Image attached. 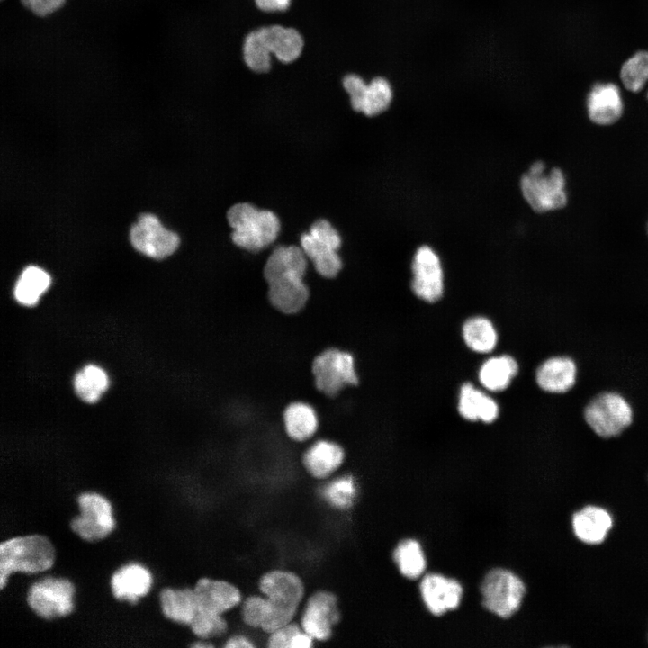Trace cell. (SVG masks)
Masks as SVG:
<instances>
[{"instance_id": "1", "label": "cell", "mask_w": 648, "mask_h": 648, "mask_svg": "<svg viewBox=\"0 0 648 648\" xmlns=\"http://www.w3.org/2000/svg\"><path fill=\"white\" fill-rule=\"evenodd\" d=\"M301 247L280 246L268 256L264 276L268 284L271 304L285 314H293L305 306L309 289L303 283L308 262Z\"/></svg>"}, {"instance_id": "2", "label": "cell", "mask_w": 648, "mask_h": 648, "mask_svg": "<svg viewBox=\"0 0 648 648\" xmlns=\"http://www.w3.org/2000/svg\"><path fill=\"white\" fill-rule=\"evenodd\" d=\"M55 560V547L44 535L16 536L2 541L0 589H4L13 573H41L52 568Z\"/></svg>"}, {"instance_id": "3", "label": "cell", "mask_w": 648, "mask_h": 648, "mask_svg": "<svg viewBox=\"0 0 648 648\" xmlns=\"http://www.w3.org/2000/svg\"><path fill=\"white\" fill-rule=\"evenodd\" d=\"M258 587L267 603L261 630L269 634L292 621L304 596V585L294 572L277 569L264 573Z\"/></svg>"}, {"instance_id": "4", "label": "cell", "mask_w": 648, "mask_h": 648, "mask_svg": "<svg viewBox=\"0 0 648 648\" xmlns=\"http://www.w3.org/2000/svg\"><path fill=\"white\" fill-rule=\"evenodd\" d=\"M227 220L233 230L232 242L251 252H257L271 245L281 228L275 213L260 210L249 202H238L231 206L227 212Z\"/></svg>"}, {"instance_id": "5", "label": "cell", "mask_w": 648, "mask_h": 648, "mask_svg": "<svg viewBox=\"0 0 648 648\" xmlns=\"http://www.w3.org/2000/svg\"><path fill=\"white\" fill-rule=\"evenodd\" d=\"M583 417L596 435L610 438L618 436L632 424L634 410L621 393L605 391L590 399L584 407Z\"/></svg>"}, {"instance_id": "6", "label": "cell", "mask_w": 648, "mask_h": 648, "mask_svg": "<svg viewBox=\"0 0 648 648\" xmlns=\"http://www.w3.org/2000/svg\"><path fill=\"white\" fill-rule=\"evenodd\" d=\"M565 178L558 168L545 171L542 161L535 162L520 179L525 200L536 212L561 209L567 203Z\"/></svg>"}, {"instance_id": "7", "label": "cell", "mask_w": 648, "mask_h": 648, "mask_svg": "<svg viewBox=\"0 0 648 648\" xmlns=\"http://www.w3.org/2000/svg\"><path fill=\"white\" fill-rule=\"evenodd\" d=\"M75 594L76 588L69 579L47 575L29 586L26 602L39 617L51 620L72 613Z\"/></svg>"}, {"instance_id": "8", "label": "cell", "mask_w": 648, "mask_h": 648, "mask_svg": "<svg viewBox=\"0 0 648 648\" xmlns=\"http://www.w3.org/2000/svg\"><path fill=\"white\" fill-rule=\"evenodd\" d=\"M482 605L500 618L512 616L521 607L526 586L510 570L494 568L489 571L481 585Z\"/></svg>"}, {"instance_id": "9", "label": "cell", "mask_w": 648, "mask_h": 648, "mask_svg": "<svg viewBox=\"0 0 648 648\" xmlns=\"http://www.w3.org/2000/svg\"><path fill=\"white\" fill-rule=\"evenodd\" d=\"M79 514L70 521L71 530L82 540L100 541L116 526L112 506L104 495L85 491L76 498Z\"/></svg>"}, {"instance_id": "10", "label": "cell", "mask_w": 648, "mask_h": 648, "mask_svg": "<svg viewBox=\"0 0 648 648\" xmlns=\"http://www.w3.org/2000/svg\"><path fill=\"white\" fill-rule=\"evenodd\" d=\"M341 246V237L329 221L316 220L309 232L301 237V248L321 276L333 278L342 268V261L337 250Z\"/></svg>"}, {"instance_id": "11", "label": "cell", "mask_w": 648, "mask_h": 648, "mask_svg": "<svg viewBox=\"0 0 648 648\" xmlns=\"http://www.w3.org/2000/svg\"><path fill=\"white\" fill-rule=\"evenodd\" d=\"M341 86L353 110L369 117L385 112L393 99L392 86L383 76H375L366 82L356 73H346L341 78Z\"/></svg>"}, {"instance_id": "12", "label": "cell", "mask_w": 648, "mask_h": 648, "mask_svg": "<svg viewBox=\"0 0 648 648\" xmlns=\"http://www.w3.org/2000/svg\"><path fill=\"white\" fill-rule=\"evenodd\" d=\"M312 374L317 389L328 396H335L346 385L358 384L354 356L336 348L315 357Z\"/></svg>"}, {"instance_id": "13", "label": "cell", "mask_w": 648, "mask_h": 648, "mask_svg": "<svg viewBox=\"0 0 648 648\" xmlns=\"http://www.w3.org/2000/svg\"><path fill=\"white\" fill-rule=\"evenodd\" d=\"M130 239L135 249L155 259L169 256L180 244L178 235L166 229L155 215L149 213L140 215L132 225Z\"/></svg>"}, {"instance_id": "14", "label": "cell", "mask_w": 648, "mask_h": 648, "mask_svg": "<svg viewBox=\"0 0 648 648\" xmlns=\"http://www.w3.org/2000/svg\"><path fill=\"white\" fill-rule=\"evenodd\" d=\"M411 290L420 300L436 302L444 294V271L436 252L429 246H420L411 262Z\"/></svg>"}, {"instance_id": "15", "label": "cell", "mask_w": 648, "mask_h": 648, "mask_svg": "<svg viewBox=\"0 0 648 648\" xmlns=\"http://www.w3.org/2000/svg\"><path fill=\"white\" fill-rule=\"evenodd\" d=\"M340 620L338 597L328 590H319L308 599L302 619V629L314 640L328 641L332 627Z\"/></svg>"}, {"instance_id": "16", "label": "cell", "mask_w": 648, "mask_h": 648, "mask_svg": "<svg viewBox=\"0 0 648 648\" xmlns=\"http://www.w3.org/2000/svg\"><path fill=\"white\" fill-rule=\"evenodd\" d=\"M418 588L425 607L434 616H443L461 604L464 590L454 578L441 573H428L422 576Z\"/></svg>"}, {"instance_id": "17", "label": "cell", "mask_w": 648, "mask_h": 648, "mask_svg": "<svg viewBox=\"0 0 648 648\" xmlns=\"http://www.w3.org/2000/svg\"><path fill=\"white\" fill-rule=\"evenodd\" d=\"M198 611L223 615L234 608L242 599L240 590L224 580L202 577L194 586Z\"/></svg>"}, {"instance_id": "18", "label": "cell", "mask_w": 648, "mask_h": 648, "mask_svg": "<svg viewBox=\"0 0 648 648\" xmlns=\"http://www.w3.org/2000/svg\"><path fill=\"white\" fill-rule=\"evenodd\" d=\"M153 576L150 571L139 562H129L118 568L110 578L113 597L132 604L144 598L151 590Z\"/></svg>"}, {"instance_id": "19", "label": "cell", "mask_w": 648, "mask_h": 648, "mask_svg": "<svg viewBox=\"0 0 648 648\" xmlns=\"http://www.w3.org/2000/svg\"><path fill=\"white\" fill-rule=\"evenodd\" d=\"M258 28L274 59L280 64H292L302 56L306 41L299 29L278 22Z\"/></svg>"}, {"instance_id": "20", "label": "cell", "mask_w": 648, "mask_h": 648, "mask_svg": "<svg viewBox=\"0 0 648 648\" xmlns=\"http://www.w3.org/2000/svg\"><path fill=\"white\" fill-rule=\"evenodd\" d=\"M578 367L575 360L563 355L553 356L544 360L536 370V382L549 393H564L577 381Z\"/></svg>"}, {"instance_id": "21", "label": "cell", "mask_w": 648, "mask_h": 648, "mask_svg": "<svg viewBox=\"0 0 648 648\" xmlns=\"http://www.w3.org/2000/svg\"><path fill=\"white\" fill-rule=\"evenodd\" d=\"M457 410L468 421L494 422L500 414L497 400L472 382H464L459 390Z\"/></svg>"}, {"instance_id": "22", "label": "cell", "mask_w": 648, "mask_h": 648, "mask_svg": "<svg viewBox=\"0 0 648 648\" xmlns=\"http://www.w3.org/2000/svg\"><path fill=\"white\" fill-rule=\"evenodd\" d=\"M613 518L605 508L588 505L576 511L572 518L575 536L588 544H601L612 528Z\"/></svg>"}, {"instance_id": "23", "label": "cell", "mask_w": 648, "mask_h": 648, "mask_svg": "<svg viewBox=\"0 0 648 648\" xmlns=\"http://www.w3.org/2000/svg\"><path fill=\"white\" fill-rule=\"evenodd\" d=\"M590 119L600 125L616 122L623 112V101L619 88L613 83H598L587 99Z\"/></svg>"}, {"instance_id": "24", "label": "cell", "mask_w": 648, "mask_h": 648, "mask_svg": "<svg viewBox=\"0 0 648 648\" xmlns=\"http://www.w3.org/2000/svg\"><path fill=\"white\" fill-rule=\"evenodd\" d=\"M158 601L164 616L183 626H190L198 611L194 588H164Z\"/></svg>"}, {"instance_id": "25", "label": "cell", "mask_w": 648, "mask_h": 648, "mask_svg": "<svg viewBox=\"0 0 648 648\" xmlns=\"http://www.w3.org/2000/svg\"><path fill=\"white\" fill-rule=\"evenodd\" d=\"M345 459L343 448L331 441L319 440L304 453L302 463L316 479H324L338 469Z\"/></svg>"}, {"instance_id": "26", "label": "cell", "mask_w": 648, "mask_h": 648, "mask_svg": "<svg viewBox=\"0 0 648 648\" xmlns=\"http://www.w3.org/2000/svg\"><path fill=\"white\" fill-rule=\"evenodd\" d=\"M518 372L517 360L509 355H498L487 358L478 370L482 387L490 392L506 390Z\"/></svg>"}, {"instance_id": "27", "label": "cell", "mask_w": 648, "mask_h": 648, "mask_svg": "<svg viewBox=\"0 0 648 648\" xmlns=\"http://www.w3.org/2000/svg\"><path fill=\"white\" fill-rule=\"evenodd\" d=\"M464 344L478 354H490L497 346L499 336L493 322L484 316L467 319L462 327Z\"/></svg>"}, {"instance_id": "28", "label": "cell", "mask_w": 648, "mask_h": 648, "mask_svg": "<svg viewBox=\"0 0 648 648\" xmlns=\"http://www.w3.org/2000/svg\"><path fill=\"white\" fill-rule=\"evenodd\" d=\"M241 55L245 67L256 75H266L273 69L274 56L258 27L245 34Z\"/></svg>"}, {"instance_id": "29", "label": "cell", "mask_w": 648, "mask_h": 648, "mask_svg": "<svg viewBox=\"0 0 648 648\" xmlns=\"http://www.w3.org/2000/svg\"><path fill=\"white\" fill-rule=\"evenodd\" d=\"M287 435L295 441L311 437L318 428V418L314 409L305 402H292L284 412Z\"/></svg>"}, {"instance_id": "30", "label": "cell", "mask_w": 648, "mask_h": 648, "mask_svg": "<svg viewBox=\"0 0 648 648\" xmlns=\"http://www.w3.org/2000/svg\"><path fill=\"white\" fill-rule=\"evenodd\" d=\"M400 574L409 580H417L423 576L427 568V559L420 543L413 538L401 540L392 553Z\"/></svg>"}, {"instance_id": "31", "label": "cell", "mask_w": 648, "mask_h": 648, "mask_svg": "<svg viewBox=\"0 0 648 648\" xmlns=\"http://www.w3.org/2000/svg\"><path fill=\"white\" fill-rule=\"evenodd\" d=\"M50 284L49 274L38 266H31L21 274L15 285L14 296L21 304L33 306Z\"/></svg>"}, {"instance_id": "32", "label": "cell", "mask_w": 648, "mask_h": 648, "mask_svg": "<svg viewBox=\"0 0 648 648\" xmlns=\"http://www.w3.org/2000/svg\"><path fill=\"white\" fill-rule=\"evenodd\" d=\"M108 386L107 374L94 364L85 366L74 379V387L77 396L87 403L96 402Z\"/></svg>"}, {"instance_id": "33", "label": "cell", "mask_w": 648, "mask_h": 648, "mask_svg": "<svg viewBox=\"0 0 648 648\" xmlns=\"http://www.w3.org/2000/svg\"><path fill=\"white\" fill-rule=\"evenodd\" d=\"M322 496L331 506L346 509L350 508L357 493V484L353 475L345 474L327 483L321 490Z\"/></svg>"}, {"instance_id": "34", "label": "cell", "mask_w": 648, "mask_h": 648, "mask_svg": "<svg viewBox=\"0 0 648 648\" xmlns=\"http://www.w3.org/2000/svg\"><path fill=\"white\" fill-rule=\"evenodd\" d=\"M620 78L626 89L637 93L648 81V51L640 50L622 66Z\"/></svg>"}, {"instance_id": "35", "label": "cell", "mask_w": 648, "mask_h": 648, "mask_svg": "<svg viewBox=\"0 0 648 648\" xmlns=\"http://www.w3.org/2000/svg\"><path fill=\"white\" fill-rule=\"evenodd\" d=\"M189 627L198 639L208 640L223 635L228 623L222 615L197 611Z\"/></svg>"}, {"instance_id": "36", "label": "cell", "mask_w": 648, "mask_h": 648, "mask_svg": "<svg viewBox=\"0 0 648 648\" xmlns=\"http://www.w3.org/2000/svg\"><path fill=\"white\" fill-rule=\"evenodd\" d=\"M267 613L266 597L252 595L243 602L241 616L243 622L252 627L261 629Z\"/></svg>"}, {"instance_id": "37", "label": "cell", "mask_w": 648, "mask_h": 648, "mask_svg": "<svg viewBox=\"0 0 648 648\" xmlns=\"http://www.w3.org/2000/svg\"><path fill=\"white\" fill-rule=\"evenodd\" d=\"M301 628L298 624L292 621L274 630L267 637V646L270 648H289L292 639L302 630Z\"/></svg>"}, {"instance_id": "38", "label": "cell", "mask_w": 648, "mask_h": 648, "mask_svg": "<svg viewBox=\"0 0 648 648\" xmlns=\"http://www.w3.org/2000/svg\"><path fill=\"white\" fill-rule=\"evenodd\" d=\"M66 0H21L24 7L37 16L45 17L57 12Z\"/></svg>"}, {"instance_id": "39", "label": "cell", "mask_w": 648, "mask_h": 648, "mask_svg": "<svg viewBox=\"0 0 648 648\" xmlns=\"http://www.w3.org/2000/svg\"><path fill=\"white\" fill-rule=\"evenodd\" d=\"M254 5L263 14H280L286 12L292 0H253Z\"/></svg>"}, {"instance_id": "40", "label": "cell", "mask_w": 648, "mask_h": 648, "mask_svg": "<svg viewBox=\"0 0 648 648\" xmlns=\"http://www.w3.org/2000/svg\"><path fill=\"white\" fill-rule=\"evenodd\" d=\"M313 642L310 634L301 630L292 639L289 648H310L313 646Z\"/></svg>"}, {"instance_id": "41", "label": "cell", "mask_w": 648, "mask_h": 648, "mask_svg": "<svg viewBox=\"0 0 648 648\" xmlns=\"http://www.w3.org/2000/svg\"><path fill=\"white\" fill-rule=\"evenodd\" d=\"M223 646L225 648H253L256 645L247 636L237 634L230 637Z\"/></svg>"}, {"instance_id": "42", "label": "cell", "mask_w": 648, "mask_h": 648, "mask_svg": "<svg viewBox=\"0 0 648 648\" xmlns=\"http://www.w3.org/2000/svg\"><path fill=\"white\" fill-rule=\"evenodd\" d=\"M190 647L192 648H212L214 647V645L211 643H209L207 640L199 639L195 642H193L190 644Z\"/></svg>"}]
</instances>
